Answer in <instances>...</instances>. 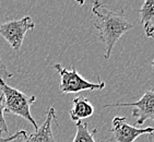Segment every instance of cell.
I'll list each match as a JSON object with an SVG mask.
<instances>
[{
    "mask_svg": "<svg viewBox=\"0 0 154 142\" xmlns=\"http://www.w3.org/2000/svg\"><path fill=\"white\" fill-rule=\"evenodd\" d=\"M151 67H152V69H153V71H154V59H153V61L151 62Z\"/></svg>",
    "mask_w": 154,
    "mask_h": 142,
    "instance_id": "obj_15",
    "label": "cell"
},
{
    "mask_svg": "<svg viewBox=\"0 0 154 142\" xmlns=\"http://www.w3.org/2000/svg\"><path fill=\"white\" fill-rule=\"evenodd\" d=\"M92 12L96 17L94 21V26L98 31L100 39L105 44L104 58L108 59L119 39L125 33L132 30L134 26V24L125 18L124 8L119 12L110 11L106 8L105 3L95 1Z\"/></svg>",
    "mask_w": 154,
    "mask_h": 142,
    "instance_id": "obj_1",
    "label": "cell"
},
{
    "mask_svg": "<svg viewBox=\"0 0 154 142\" xmlns=\"http://www.w3.org/2000/svg\"><path fill=\"white\" fill-rule=\"evenodd\" d=\"M110 131L113 133L115 142H134L139 136L153 134L154 127L136 128L128 125L126 117L116 116L112 122Z\"/></svg>",
    "mask_w": 154,
    "mask_h": 142,
    "instance_id": "obj_6",
    "label": "cell"
},
{
    "mask_svg": "<svg viewBox=\"0 0 154 142\" xmlns=\"http://www.w3.org/2000/svg\"><path fill=\"white\" fill-rule=\"evenodd\" d=\"M54 68L60 76V91L65 94L68 93H79L82 91H94V90H103L106 86L104 81H98L97 83H93L85 80L78 73L74 67L71 70L63 68L61 65L56 63Z\"/></svg>",
    "mask_w": 154,
    "mask_h": 142,
    "instance_id": "obj_3",
    "label": "cell"
},
{
    "mask_svg": "<svg viewBox=\"0 0 154 142\" xmlns=\"http://www.w3.org/2000/svg\"><path fill=\"white\" fill-rule=\"evenodd\" d=\"M144 32H145V35L148 36V37H150V39H154V23L149 24L148 26H145Z\"/></svg>",
    "mask_w": 154,
    "mask_h": 142,
    "instance_id": "obj_14",
    "label": "cell"
},
{
    "mask_svg": "<svg viewBox=\"0 0 154 142\" xmlns=\"http://www.w3.org/2000/svg\"><path fill=\"white\" fill-rule=\"evenodd\" d=\"M140 12V19L143 26H148L151 24V21L154 19V0H145L141 6Z\"/></svg>",
    "mask_w": 154,
    "mask_h": 142,
    "instance_id": "obj_10",
    "label": "cell"
},
{
    "mask_svg": "<svg viewBox=\"0 0 154 142\" xmlns=\"http://www.w3.org/2000/svg\"><path fill=\"white\" fill-rule=\"evenodd\" d=\"M56 110L54 107H51L48 110L47 116L43 125L38 127V129L34 133L23 139L24 141L22 142H56L53 133V128H51L53 122H56Z\"/></svg>",
    "mask_w": 154,
    "mask_h": 142,
    "instance_id": "obj_7",
    "label": "cell"
},
{
    "mask_svg": "<svg viewBox=\"0 0 154 142\" xmlns=\"http://www.w3.org/2000/svg\"><path fill=\"white\" fill-rule=\"evenodd\" d=\"M70 118L73 122H82L94 114V107L86 98L75 97L72 102V108L69 112Z\"/></svg>",
    "mask_w": 154,
    "mask_h": 142,
    "instance_id": "obj_8",
    "label": "cell"
},
{
    "mask_svg": "<svg viewBox=\"0 0 154 142\" xmlns=\"http://www.w3.org/2000/svg\"><path fill=\"white\" fill-rule=\"evenodd\" d=\"M35 23L31 17H24L20 20H7L0 22V35L8 42L15 51H20L27 31L34 30Z\"/></svg>",
    "mask_w": 154,
    "mask_h": 142,
    "instance_id": "obj_4",
    "label": "cell"
},
{
    "mask_svg": "<svg viewBox=\"0 0 154 142\" xmlns=\"http://www.w3.org/2000/svg\"><path fill=\"white\" fill-rule=\"evenodd\" d=\"M75 126H77V132L74 136L73 142H97L94 138L97 131L96 129L90 131L88 124L83 122H77Z\"/></svg>",
    "mask_w": 154,
    "mask_h": 142,
    "instance_id": "obj_9",
    "label": "cell"
},
{
    "mask_svg": "<svg viewBox=\"0 0 154 142\" xmlns=\"http://www.w3.org/2000/svg\"><path fill=\"white\" fill-rule=\"evenodd\" d=\"M120 107V106H131L134 110L131 112L132 117L136 119L137 125H142L148 119L154 120V90L146 91L142 95V97L139 101L134 103H116L104 105L105 107Z\"/></svg>",
    "mask_w": 154,
    "mask_h": 142,
    "instance_id": "obj_5",
    "label": "cell"
},
{
    "mask_svg": "<svg viewBox=\"0 0 154 142\" xmlns=\"http://www.w3.org/2000/svg\"><path fill=\"white\" fill-rule=\"evenodd\" d=\"M0 51H1V47H0ZM0 55H1V53H0ZM12 76H13V74L8 71L7 67L3 65V62L1 61V56H0V79H2V80L5 81V79H9Z\"/></svg>",
    "mask_w": 154,
    "mask_h": 142,
    "instance_id": "obj_13",
    "label": "cell"
},
{
    "mask_svg": "<svg viewBox=\"0 0 154 142\" xmlns=\"http://www.w3.org/2000/svg\"><path fill=\"white\" fill-rule=\"evenodd\" d=\"M0 90L5 98V112L20 116L34 126L35 130L38 129L35 119L31 114V105L36 101V96H27L19 90L11 88L2 79H0Z\"/></svg>",
    "mask_w": 154,
    "mask_h": 142,
    "instance_id": "obj_2",
    "label": "cell"
},
{
    "mask_svg": "<svg viewBox=\"0 0 154 142\" xmlns=\"http://www.w3.org/2000/svg\"><path fill=\"white\" fill-rule=\"evenodd\" d=\"M21 138H23V139H25V138H26V132H25L24 130L18 131L17 133H14V134H12V136L8 137V138H3L2 132L0 131V142H11V141H14V140L21 139Z\"/></svg>",
    "mask_w": 154,
    "mask_h": 142,
    "instance_id": "obj_12",
    "label": "cell"
},
{
    "mask_svg": "<svg viewBox=\"0 0 154 142\" xmlns=\"http://www.w3.org/2000/svg\"><path fill=\"white\" fill-rule=\"evenodd\" d=\"M150 142H152V141H151V140H150Z\"/></svg>",
    "mask_w": 154,
    "mask_h": 142,
    "instance_id": "obj_16",
    "label": "cell"
},
{
    "mask_svg": "<svg viewBox=\"0 0 154 142\" xmlns=\"http://www.w3.org/2000/svg\"><path fill=\"white\" fill-rule=\"evenodd\" d=\"M3 113H5V98H3V95H1L0 96V131L8 132V126H7Z\"/></svg>",
    "mask_w": 154,
    "mask_h": 142,
    "instance_id": "obj_11",
    "label": "cell"
}]
</instances>
